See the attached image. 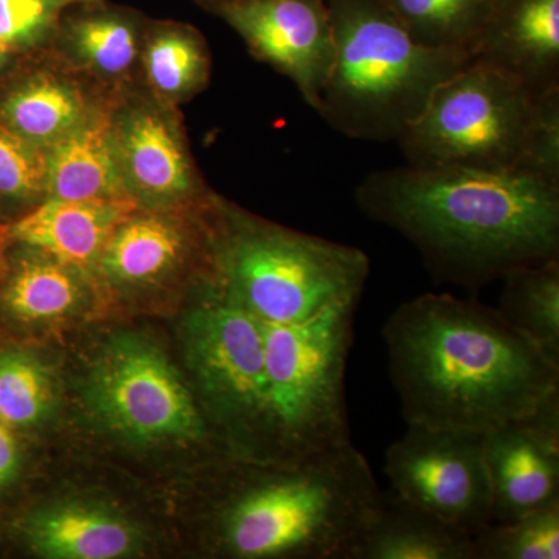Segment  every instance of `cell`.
I'll list each match as a JSON object with an SVG mask.
<instances>
[{
    "label": "cell",
    "mask_w": 559,
    "mask_h": 559,
    "mask_svg": "<svg viewBox=\"0 0 559 559\" xmlns=\"http://www.w3.org/2000/svg\"><path fill=\"white\" fill-rule=\"evenodd\" d=\"M370 274L364 250L301 234L221 200L215 290L271 325L358 305Z\"/></svg>",
    "instance_id": "8992f818"
},
{
    "label": "cell",
    "mask_w": 559,
    "mask_h": 559,
    "mask_svg": "<svg viewBox=\"0 0 559 559\" xmlns=\"http://www.w3.org/2000/svg\"><path fill=\"white\" fill-rule=\"evenodd\" d=\"M7 241L3 235V226H0V263H2L3 250H5Z\"/></svg>",
    "instance_id": "1f68e13d"
},
{
    "label": "cell",
    "mask_w": 559,
    "mask_h": 559,
    "mask_svg": "<svg viewBox=\"0 0 559 559\" xmlns=\"http://www.w3.org/2000/svg\"><path fill=\"white\" fill-rule=\"evenodd\" d=\"M183 540L224 559H353L384 495L348 443L293 462L224 457L182 485Z\"/></svg>",
    "instance_id": "7a4b0ae2"
},
{
    "label": "cell",
    "mask_w": 559,
    "mask_h": 559,
    "mask_svg": "<svg viewBox=\"0 0 559 559\" xmlns=\"http://www.w3.org/2000/svg\"><path fill=\"white\" fill-rule=\"evenodd\" d=\"M178 312L180 364L221 447L229 457L266 460L263 322L224 300L215 286Z\"/></svg>",
    "instance_id": "ba28073f"
},
{
    "label": "cell",
    "mask_w": 559,
    "mask_h": 559,
    "mask_svg": "<svg viewBox=\"0 0 559 559\" xmlns=\"http://www.w3.org/2000/svg\"><path fill=\"white\" fill-rule=\"evenodd\" d=\"M384 469L393 495L473 538L492 522L485 433L407 425Z\"/></svg>",
    "instance_id": "7c38bea8"
},
{
    "label": "cell",
    "mask_w": 559,
    "mask_h": 559,
    "mask_svg": "<svg viewBox=\"0 0 559 559\" xmlns=\"http://www.w3.org/2000/svg\"><path fill=\"white\" fill-rule=\"evenodd\" d=\"M496 310L559 364V259L507 272Z\"/></svg>",
    "instance_id": "d4e9b609"
},
{
    "label": "cell",
    "mask_w": 559,
    "mask_h": 559,
    "mask_svg": "<svg viewBox=\"0 0 559 559\" xmlns=\"http://www.w3.org/2000/svg\"><path fill=\"white\" fill-rule=\"evenodd\" d=\"M221 198L198 207L130 213L106 242L97 280L112 314H178L215 286Z\"/></svg>",
    "instance_id": "30bf717a"
},
{
    "label": "cell",
    "mask_w": 559,
    "mask_h": 559,
    "mask_svg": "<svg viewBox=\"0 0 559 559\" xmlns=\"http://www.w3.org/2000/svg\"><path fill=\"white\" fill-rule=\"evenodd\" d=\"M334 60L316 112L366 142H396L473 57L417 43L380 0H326Z\"/></svg>",
    "instance_id": "5b68a950"
},
{
    "label": "cell",
    "mask_w": 559,
    "mask_h": 559,
    "mask_svg": "<svg viewBox=\"0 0 559 559\" xmlns=\"http://www.w3.org/2000/svg\"><path fill=\"white\" fill-rule=\"evenodd\" d=\"M110 128L121 183L139 209H190L215 200L171 106L156 95L114 102Z\"/></svg>",
    "instance_id": "5bb4252c"
},
{
    "label": "cell",
    "mask_w": 559,
    "mask_h": 559,
    "mask_svg": "<svg viewBox=\"0 0 559 559\" xmlns=\"http://www.w3.org/2000/svg\"><path fill=\"white\" fill-rule=\"evenodd\" d=\"M382 337L407 425L487 433L559 390V364L474 299L423 294L404 301Z\"/></svg>",
    "instance_id": "277c9868"
},
{
    "label": "cell",
    "mask_w": 559,
    "mask_h": 559,
    "mask_svg": "<svg viewBox=\"0 0 559 559\" xmlns=\"http://www.w3.org/2000/svg\"><path fill=\"white\" fill-rule=\"evenodd\" d=\"M62 414L61 344L0 336V423L50 450L60 439Z\"/></svg>",
    "instance_id": "ac0fdd59"
},
{
    "label": "cell",
    "mask_w": 559,
    "mask_h": 559,
    "mask_svg": "<svg viewBox=\"0 0 559 559\" xmlns=\"http://www.w3.org/2000/svg\"><path fill=\"white\" fill-rule=\"evenodd\" d=\"M355 201L403 235L441 283L476 290L559 259V183L530 173L407 164L366 176Z\"/></svg>",
    "instance_id": "3957f363"
},
{
    "label": "cell",
    "mask_w": 559,
    "mask_h": 559,
    "mask_svg": "<svg viewBox=\"0 0 559 559\" xmlns=\"http://www.w3.org/2000/svg\"><path fill=\"white\" fill-rule=\"evenodd\" d=\"M353 559H474V543L468 533L392 492Z\"/></svg>",
    "instance_id": "7402d4cb"
},
{
    "label": "cell",
    "mask_w": 559,
    "mask_h": 559,
    "mask_svg": "<svg viewBox=\"0 0 559 559\" xmlns=\"http://www.w3.org/2000/svg\"><path fill=\"white\" fill-rule=\"evenodd\" d=\"M112 105L103 103L76 130L46 150L47 200L131 201L114 150Z\"/></svg>",
    "instance_id": "ffe728a7"
},
{
    "label": "cell",
    "mask_w": 559,
    "mask_h": 559,
    "mask_svg": "<svg viewBox=\"0 0 559 559\" xmlns=\"http://www.w3.org/2000/svg\"><path fill=\"white\" fill-rule=\"evenodd\" d=\"M72 0H0V40L13 49H32L57 38Z\"/></svg>",
    "instance_id": "f1b7e54d"
},
{
    "label": "cell",
    "mask_w": 559,
    "mask_h": 559,
    "mask_svg": "<svg viewBox=\"0 0 559 559\" xmlns=\"http://www.w3.org/2000/svg\"><path fill=\"white\" fill-rule=\"evenodd\" d=\"M131 201L46 200L3 227L5 240L32 246L97 277L110 235L138 210Z\"/></svg>",
    "instance_id": "d6986e66"
},
{
    "label": "cell",
    "mask_w": 559,
    "mask_h": 559,
    "mask_svg": "<svg viewBox=\"0 0 559 559\" xmlns=\"http://www.w3.org/2000/svg\"><path fill=\"white\" fill-rule=\"evenodd\" d=\"M61 348L60 439L140 480H180V487L229 457L165 334L112 314Z\"/></svg>",
    "instance_id": "6da1fadb"
},
{
    "label": "cell",
    "mask_w": 559,
    "mask_h": 559,
    "mask_svg": "<svg viewBox=\"0 0 559 559\" xmlns=\"http://www.w3.org/2000/svg\"><path fill=\"white\" fill-rule=\"evenodd\" d=\"M492 522L559 499V390L535 411L485 433Z\"/></svg>",
    "instance_id": "2e32d148"
},
{
    "label": "cell",
    "mask_w": 559,
    "mask_h": 559,
    "mask_svg": "<svg viewBox=\"0 0 559 559\" xmlns=\"http://www.w3.org/2000/svg\"><path fill=\"white\" fill-rule=\"evenodd\" d=\"M46 200V150L0 124V226H9Z\"/></svg>",
    "instance_id": "83f0119b"
},
{
    "label": "cell",
    "mask_w": 559,
    "mask_h": 559,
    "mask_svg": "<svg viewBox=\"0 0 559 559\" xmlns=\"http://www.w3.org/2000/svg\"><path fill=\"white\" fill-rule=\"evenodd\" d=\"M230 25L253 57L288 76L318 109L334 60L326 0H200Z\"/></svg>",
    "instance_id": "9a60e30c"
},
{
    "label": "cell",
    "mask_w": 559,
    "mask_h": 559,
    "mask_svg": "<svg viewBox=\"0 0 559 559\" xmlns=\"http://www.w3.org/2000/svg\"><path fill=\"white\" fill-rule=\"evenodd\" d=\"M72 2L79 5H94V3H103V0H72Z\"/></svg>",
    "instance_id": "d6a6232c"
},
{
    "label": "cell",
    "mask_w": 559,
    "mask_h": 559,
    "mask_svg": "<svg viewBox=\"0 0 559 559\" xmlns=\"http://www.w3.org/2000/svg\"><path fill=\"white\" fill-rule=\"evenodd\" d=\"M49 448L0 423V513L16 506L46 474Z\"/></svg>",
    "instance_id": "f546056e"
},
{
    "label": "cell",
    "mask_w": 559,
    "mask_h": 559,
    "mask_svg": "<svg viewBox=\"0 0 559 559\" xmlns=\"http://www.w3.org/2000/svg\"><path fill=\"white\" fill-rule=\"evenodd\" d=\"M47 473V471H46ZM142 507L100 488H50L46 474L0 513V558L154 557L167 540Z\"/></svg>",
    "instance_id": "8fae6325"
},
{
    "label": "cell",
    "mask_w": 559,
    "mask_h": 559,
    "mask_svg": "<svg viewBox=\"0 0 559 559\" xmlns=\"http://www.w3.org/2000/svg\"><path fill=\"white\" fill-rule=\"evenodd\" d=\"M64 14L57 38L76 69L98 80L119 83L130 76L142 55L146 24L135 11L106 7L76 5Z\"/></svg>",
    "instance_id": "44dd1931"
},
{
    "label": "cell",
    "mask_w": 559,
    "mask_h": 559,
    "mask_svg": "<svg viewBox=\"0 0 559 559\" xmlns=\"http://www.w3.org/2000/svg\"><path fill=\"white\" fill-rule=\"evenodd\" d=\"M10 49L5 46V44L0 40V70L5 68L7 60H9Z\"/></svg>",
    "instance_id": "4dcf8cb0"
},
{
    "label": "cell",
    "mask_w": 559,
    "mask_h": 559,
    "mask_svg": "<svg viewBox=\"0 0 559 559\" xmlns=\"http://www.w3.org/2000/svg\"><path fill=\"white\" fill-rule=\"evenodd\" d=\"M102 105L75 79L61 72H44L11 92L0 108V117L2 127L17 138L49 150Z\"/></svg>",
    "instance_id": "603a6c76"
},
{
    "label": "cell",
    "mask_w": 559,
    "mask_h": 559,
    "mask_svg": "<svg viewBox=\"0 0 559 559\" xmlns=\"http://www.w3.org/2000/svg\"><path fill=\"white\" fill-rule=\"evenodd\" d=\"M109 316L108 299L91 272L7 241L0 263V336L60 345Z\"/></svg>",
    "instance_id": "4fadbf2b"
},
{
    "label": "cell",
    "mask_w": 559,
    "mask_h": 559,
    "mask_svg": "<svg viewBox=\"0 0 559 559\" xmlns=\"http://www.w3.org/2000/svg\"><path fill=\"white\" fill-rule=\"evenodd\" d=\"M140 61L153 94L170 106L204 90L212 66L201 33L179 22L146 25Z\"/></svg>",
    "instance_id": "cb8c5ba5"
},
{
    "label": "cell",
    "mask_w": 559,
    "mask_h": 559,
    "mask_svg": "<svg viewBox=\"0 0 559 559\" xmlns=\"http://www.w3.org/2000/svg\"><path fill=\"white\" fill-rule=\"evenodd\" d=\"M474 58L535 94L559 91V0H495Z\"/></svg>",
    "instance_id": "e0dca14e"
},
{
    "label": "cell",
    "mask_w": 559,
    "mask_h": 559,
    "mask_svg": "<svg viewBox=\"0 0 559 559\" xmlns=\"http://www.w3.org/2000/svg\"><path fill=\"white\" fill-rule=\"evenodd\" d=\"M543 95L473 58L433 91L396 143L415 167L528 173Z\"/></svg>",
    "instance_id": "9c48e42d"
},
{
    "label": "cell",
    "mask_w": 559,
    "mask_h": 559,
    "mask_svg": "<svg viewBox=\"0 0 559 559\" xmlns=\"http://www.w3.org/2000/svg\"><path fill=\"white\" fill-rule=\"evenodd\" d=\"M356 308L340 305L304 322L263 323L266 460L293 462L352 443L345 371Z\"/></svg>",
    "instance_id": "52a82bcc"
},
{
    "label": "cell",
    "mask_w": 559,
    "mask_h": 559,
    "mask_svg": "<svg viewBox=\"0 0 559 559\" xmlns=\"http://www.w3.org/2000/svg\"><path fill=\"white\" fill-rule=\"evenodd\" d=\"M474 559H558L559 499L474 536Z\"/></svg>",
    "instance_id": "4316f807"
},
{
    "label": "cell",
    "mask_w": 559,
    "mask_h": 559,
    "mask_svg": "<svg viewBox=\"0 0 559 559\" xmlns=\"http://www.w3.org/2000/svg\"><path fill=\"white\" fill-rule=\"evenodd\" d=\"M406 28L430 49L460 51L474 58L495 0H380Z\"/></svg>",
    "instance_id": "484cf974"
}]
</instances>
